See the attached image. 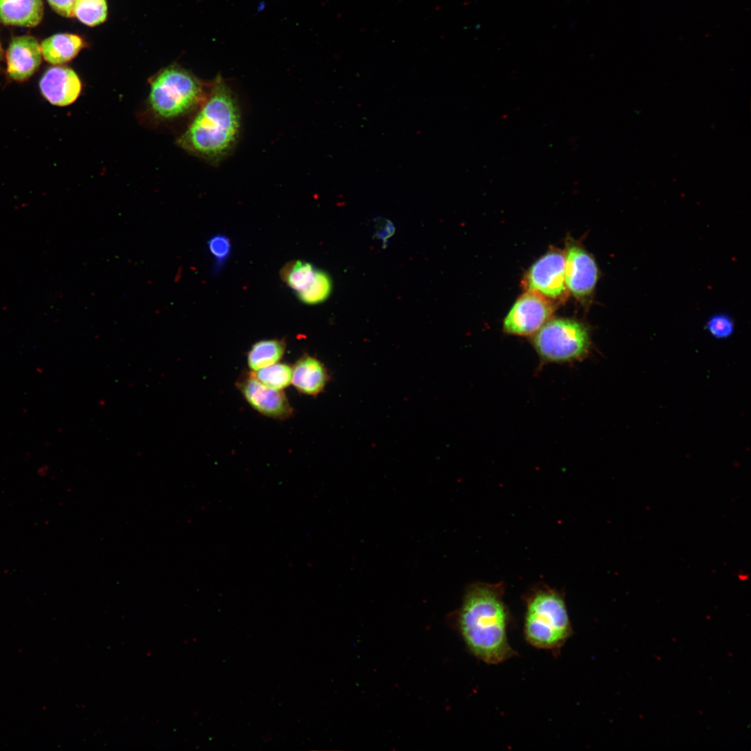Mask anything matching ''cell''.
Segmentation results:
<instances>
[{
    "mask_svg": "<svg viewBox=\"0 0 751 751\" xmlns=\"http://www.w3.org/2000/svg\"><path fill=\"white\" fill-rule=\"evenodd\" d=\"M504 594L501 582L472 583L458 613V629L468 649L490 665L503 663L517 654L508 641L512 616Z\"/></svg>",
    "mask_w": 751,
    "mask_h": 751,
    "instance_id": "1",
    "label": "cell"
},
{
    "mask_svg": "<svg viewBox=\"0 0 751 751\" xmlns=\"http://www.w3.org/2000/svg\"><path fill=\"white\" fill-rule=\"evenodd\" d=\"M240 124L239 110L234 95L218 76L200 111L179 138L178 144L189 152L216 161L233 147Z\"/></svg>",
    "mask_w": 751,
    "mask_h": 751,
    "instance_id": "2",
    "label": "cell"
},
{
    "mask_svg": "<svg viewBox=\"0 0 751 751\" xmlns=\"http://www.w3.org/2000/svg\"><path fill=\"white\" fill-rule=\"evenodd\" d=\"M523 600L526 640L556 656L573 633L564 595L545 584H538L523 595Z\"/></svg>",
    "mask_w": 751,
    "mask_h": 751,
    "instance_id": "3",
    "label": "cell"
},
{
    "mask_svg": "<svg viewBox=\"0 0 751 751\" xmlns=\"http://www.w3.org/2000/svg\"><path fill=\"white\" fill-rule=\"evenodd\" d=\"M202 82L179 66L163 69L151 79L149 104L159 118L173 119L200 104L205 97Z\"/></svg>",
    "mask_w": 751,
    "mask_h": 751,
    "instance_id": "4",
    "label": "cell"
},
{
    "mask_svg": "<svg viewBox=\"0 0 751 751\" xmlns=\"http://www.w3.org/2000/svg\"><path fill=\"white\" fill-rule=\"evenodd\" d=\"M532 344L545 363L581 361L589 355L592 348L589 328L580 321L565 318L547 321L533 334Z\"/></svg>",
    "mask_w": 751,
    "mask_h": 751,
    "instance_id": "5",
    "label": "cell"
},
{
    "mask_svg": "<svg viewBox=\"0 0 751 751\" xmlns=\"http://www.w3.org/2000/svg\"><path fill=\"white\" fill-rule=\"evenodd\" d=\"M565 257L554 249L535 262L523 279L527 291L538 292L555 304L565 301L569 291L565 284Z\"/></svg>",
    "mask_w": 751,
    "mask_h": 751,
    "instance_id": "6",
    "label": "cell"
},
{
    "mask_svg": "<svg viewBox=\"0 0 751 751\" xmlns=\"http://www.w3.org/2000/svg\"><path fill=\"white\" fill-rule=\"evenodd\" d=\"M555 303L538 292L527 291L515 302L503 321V331L516 336L534 334L551 317Z\"/></svg>",
    "mask_w": 751,
    "mask_h": 751,
    "instance_id": "7",
    "label": "cell"
},
{
    "mask_svg": "<svg viewBox=\"0 0 751 751\" xmlns=\"http://www.w3.org/2000/svg\"><path fill=\"white\" fill-rule=\"evenodd\" d=\"M236 386L246 402L261 414L277 420L292 416L293 410L284 392L265 386L250 371L241 372Z\"/></svg>",
    "mask_w": 751,
    "mask_h": 751,
    "instance_id": "8",
    "label": "cell"
},
{
    "mask_svg": "<svg viewBox=\"0 0 751 751\" xmlns=\"http://www.w3.org/2000/svg\"><path fill=\"white\" fill-rule=\"evenodd\" d=\"M565 284L568 291L581 301L592 296L599 277L594 257L581 245L569 242L566 246Z\"/></svg>",
    "mask_w": 751,
    "mask_h": 751,
    "instance_id": "9",
    "label": "cell"
},
{
    "mask_svg": "<svg viewBox=\"0 0 751 751\" xmlns=\"http://www.w3.org/2000/svg\"><path fill=\"white\" fill-rule=\"evenodd\" d=\"M39 87L41 94L50 104L65 106L76 100L82 85L73 70L65 66L55 65L44 72Z\"/></svg>",
    "mask_w": 751,
    "mask_h": 751,
    "instance_id": "10",
    "label": "cell"
},
{
    "mask_svg": "<svg viewBox=\"0 0 751 751\" xmlns=\"http://www.w3.org/2000/svg\"><path fill=\"white\" fill-rule=\"evenodd\" d=\"M42 56L40 45L34 37L14 38L6 52L8 76L16 81L29 79L40 65Z\"/></svg>",
    "mask_w": 751,
    "mask_h": 751,
    "instance_id": "11",
    "label": "cell"
},
{
    "mask_svg": "<svg viewBox=\"0 0 751 751\" xmlns=\"http://www.w3.org/2000/svg\"><path fill=\"white\" fill-rule=\"evenodd\" d=\"M291 384L300 394L317 396L322 393L330 375L325 364L317 357L307 353L302 354L292 366Z\"/></svg>",
    "mask_w": 751,
    "mask_h": 751,
    "instance_id": "12",
    "label": "cell"
},
{
    "mask_svg": "<svg viewBox=\"0 0 751 751\" xmlns=\"http://www.w3.org/2000/svg\"><path fill=\"white\" fill-rule=\"evenodd\" d=\"M43 11L42 0H0V20L7 25L35 26Z\"/></svg>",
    "mask_w": 751,
    "mask_h": 751,
    "instance_id": "13",
    "label": "cell"
},
{
    "mask_svg": "<svg viewBox=\"0 0 751 751\" xmlns=\"http://www.w3.org/2000/svg\"><path fill=\"white\" fill-rule=\"evenodd\" d=\"M40 47L45 60L59 65L72 60L84 47V42L75 34L58 33L43 40Z\"/></svg>",
    "mask_w": 751,
    "mask_h": 751,
    "instance_id": "14",
    "label": "cell"
},
{
    "mask_svg": "<svg viewBox=\"0 0 751 751\" xmlns=\"http://www.w3.org/2000/svg\"><path fill=\"white\" fill-rule=\"evenodd\" d=\"M286 348L285 339H263L252 345L247 353L250 371H254L279 362Z\"/></svg>",
    "mask_w": 751,
    "mask_h": 751,
    "instance_id": "15",
    "label": "cell"
},
{
    "mask_svg": "<svg viewBox=\"0 0 751 751\" xmlns=\"http://www.w3.org/2000/svg\"><path fill=\"white\" fill-rule=\"evenodd\" d=\"M332 290V281L329 274L316 268L311 282L304 289L296 292V296L303 304L314 305L326 300Z\"/></svg>",
    "mask_w": 751,
    "mask_h": 751,
    "instance_id": "16",
    "label": "cell"
},
{
    "mask_svg": "<svg viewBox=\"0 0 751 751\" xmlns=\"http://www.w3.org/2000/svg\"><path fill=\"white\" fill-rule=\"evenodd\" d=\"M316 269L310 262L294 260L286 263L282 268L280 275L286 285L298 292L311 282Z\"/></svg>",
    "mask_w": 751,
    "mask_h": 751,
    "instance_id": "17",
    "label": "cell"
},
{
    "mask_svg": "<svg viewBox=\"0 0 751 751\" xmlns=\"http://www.w3.org/2000/svg\"><path fill=\"white\" fill-rule=\"evenodd\" d=\"M253 376L265 386L283 390L291 384L292 366L288 363L277 362L257 371H250Z\"/></svg>",
    "mask_w": 751,
    "mask_h": 751,
    "instance_id": "18",
    "label": "cell"
},
{
    "mask_svg": "<svg viewBox=\"0 0 751 751\" xmlns=\"http://www.w3.org/2000/svg\"><path fill=\"white\" fill-rule=\"evenodd\" d=\"M107 10L106 0H77L74 17L87 26H95L106 19Z\"/></svg>",
    "mask_w": 751,
    "mask_h": 751,
    "instance_id": "19",
    "label": "cell"
},
{
    "mask_svg": "<svg viewBox=\"0 0 751 751\" xmlns=\"http://www.w3.org/2000/svg\"><path fill=\"white\" fill-rule=\"evenodd\" d=\"M207 247L214 259L215 268L218 270L228 260L232 250L231 241L227 235L218 234L208 240Z\"/></svg>",
    "mask_w": 751,
    "mask_h": 751,
    "instance_id": "20",
    "label": "cell"
},
{
    "mask_svg": "<svg viewBox=\"0 0 751 751\" xmlns=\"http://www.w3.org/2000/svg\"><path fill=\"white\" fill-rule=\"evenodd\" d=\"M705 328L715 338L726 339L734 332V323L729 315L716 314L707 321Z\"/></svg>",
    "mask_w": 751,
    "mask_h": 751,
    "instance_id": "21",
    "label": "cell"
},
{
    "mask_svg": "<svg viewBox=\"0 0 751 751\" xmlns=\"http://www.w3.org/2000/svg\"><path fill=\"white\" fill-rule=\"evenodd\" d=\"M50 6L59 15L74 17V9L77 0H47Z\"/></svg>",
    "mask_w": 751,
    "mask_h": 751,
    "instance_id": "22",
    "label": "cell"
},
{
    "mask_svg": "<svg viewBox=\"0 0 751 751\" xmlns=\"http://www.w3.org/2000/svg\"><path fill=\"white\" fill-rule=\"evenodd\" d=\"M2 54H3V51H2L1 43H0V60L2 58Z\"/></svg>",
    "mask_w": 751,
    "mask_h": 751,
    "instance_id": "23",
    "label": "cell"
}]
</instances>
